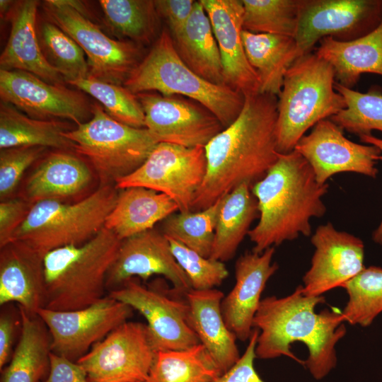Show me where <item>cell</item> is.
Masks as SVG:
<instances>
[{
    "label": "cell",
    "mask_w": 382,
    "mask_h": 382,
    "mask_svg": "<svg viewBox=\"0 0 382 382\" xmlns=\"http://www.w3.org/2000/svg\"><path fill=\"white\" fill-rule=\"evenodd\" d=\"M243 29L294 37L301 0H242Z\"/></svg>",
    "instance_id": "8d00e7d4"
},
{
    "label": "cell",
    "mask_w": 382,
    "mask_h": 382,
    "mask_svg": "<svg viewBox=\"0 0 382 382\" xmlns=\"http://www.w3.org/2000/svg\"><path fill=\"white\" fill-rule=\"evenodd\" d=\"M318 44L315 52L331 65L340 85L352 88L364 73L382 76V20L361 37L339 41L325 37Z\"/></svg>",
    "instance_id": "d4e9b609"
},
{
    "label": "cell",
    "mask_w": 382,
    "mask_h": 382,
    "mask_svg": "<svg viewBox=\"0 0 382 382\" xmlns=\"http://www.w3.org/2000/svg\"><path fill=\"white\" fill-rule=\"evenodd\" d=\"M44 256L20 241L1 248L0 305L15 302L36 315L45 305Z\"/></svg>",
    "instance_id": "7402d4cb"
},
{
    "label": "cell",
    "mask_w": 382,
    "mask_h": 382,
    "mask_svg": "<svg viewBox=\"0 0 382 382\" xmlns=\"http://www.w3.org/2000/svg\"><path fill=\"white\" fill-rule=\"evenodd\" d=\"M123 84L136 95L156 92L193 100L209 110L224 128L237 118L244 103L241 93L212 83L192 71L179 57L166 29Z\"/></svg>",
    "instance_id": "8992f818"
},
{
    "label": "cell",
    "mask_w": 382,
    "mask_h": 382,
    "mask_svg": "<svg viewBox=\"0 0 382 382\" xmlns=\"http://www.w3.org/2000/svg\"><path fill=\"white\" fill-rule=\"evenodd\" d=\"M341 287L348 295L342 312L345 321L351 325L369 326L382 312V268H364Z\"/></svg>",
    "instance_id": "74e56055"
},
{
    "label": "cell",
    "mask_w": 382,
    "mask_h": 382,
    "mask_svg": "<svg viewBox=\"0 0 382 382\" xmlns=\"http://www.w3.org/2000/svg\"><path fill=\"white\" fill-rule=\"evenodd\" d=\"M343 131L330 119L323 120L299 141L294 150L307 161L321 184L345 172L376 178V163L382 159L379 149L353 142L345 137Z\"/></svg>",
    "instance_id": "2e32d148"
},
{
    "label": "cell",
    "mask_w": 382,
    "mask_h": 382,
    "mask_svg": "<svg viewBox=\"0 0 382 382\" xmlns=\"http://www.w3.org/2000/svg\"><path fill=\"white\" fill-rule=\"evenodd\" d=\"M328 184L318 182L307 161L296 150L279 154L275 163L251 187L257 199L259 221L248 233L252 251L311 235V219L326 212L322 198Z\"/></svg>",
    "instance_id": "3957f363"
},
{
    "label": "cell",
    "mask_w": 382,
    "mask_h": 382,
    "mask_svg": "<svg viewBox=\"0 0 382 382\" xmlns=\"http://www.w3.org/2000/svg\"><path fill=\"white\" fill-rule=\"evenodd\" d=\"M154 274L164 277L183 294L192 289L188 277L172 253L168 238L161 231L152 228L121 241L107 276L106 288L111 291L132 278L146 281Z\"/></svg>",
    "instance_id": "d6986e66"
},
{
    "label": "cell",
    "mask_w": 382,
    "mask_h": 382,
    "mask_svg": "<svg viewBox=\"0 0 382 382\" xmlns=\"http://www.w3.org/2000/svg\"><path fill=\"white\" fill-rule=\"evenodd\" d=\"M19 313V340L3 369L1 382H41L50 370L51 337L37 315H30L20 307Z\"/></svg>",
    "instance_id": "f546056e"
},
{
    "label": "cell",
    "mask_w": 382,
    "mask_h": 382,
    "mask_svg": "<svg viewBox=\"0 0 382 382\" xmlns=\"http://www.w3.org/2000/svg\"><path fill=\"white\" fill-rule=\"evenodd\" d=\"M212 24L219 49L224 84L244 96L259 93L257 74L243 40L242 0H199Z\"/></svg>",
    "instance_id": "44dd1931"
},
{
    "label": "cell",
    "mask_w": 382,
    "mask_h": 382,
    "mask_svg": "<svg viewBox=\"0 0 382 382\" xmlns=\"http://www.w3.org/2000/svg\"><path fill=\"white\" fill-rule=\"evenodd\" d=\"M258 215L257 199L248 184L241 185L224 196L209 257L221 262L231 260Z\"/></svg>",
    "instance_id": "1f68e13d"
},
{
    "label": "cell",
    "mask_w": 382,
    "mask_h": 382,
    "mask_svg": "<svg viewBox=\"0 0 382 382\" xmlns=\"http://www.w3.org/2000/svg\"><path fill=\"white\" fill-rule=\"evenodd\" d=\"M32 204L20 198L0 203V248L10 243L16 231L27 216Z\"/></svg>",
    "instance_id": "7bdbcfd3"
},
{
    "label": "cell",
    "mask_w": 382,
    "mask_h": 382,
    "mask_svg": "<svg viewBox=\"0 0 382 382\" xmlns=\"http://www.w3.org/2000/svg\"><path fill=\"white\" fill-rule=\"evenodd\" d=\"M178 211L175 202L163 193L142 187L120 190L104 227L122 241L149 229Z\"/></svg>",
    "instance_id": "484cf974"
},
{
    "label": "cell",
    "mask_w": 382,
    "mask_h": 382,
    "mask_svg": "<svg viewBox=\"0 0 382 382\" xmlns=\"http://www.w3.org/2000/svg\"><path fill=\"white\" fill-rule=\"evenodd\" d=\"M45 149L42 146H18L1 149V201L8 199L14 192L25 171L42 156Z\"/></svg>",
    "instance_id": "b9f144b4"
},
{
    "label": "cell",
    "mask_w": 382,
    "mask_h": 382,
    "mask_svg": "<svg viewBox=\"0 0 382 382\" xmlns=\"http://www.w3.org/2000/svg\"><path fill=\"white\" fill-rule=\"evenodd\" d=\"M21 323V316L18 319L8 311H1L0 316V369L4 368L10 361L12 347L18 324Z\"/></svg>",
    "instance_id": "7dc6e473"
},
{
    "label": "cell",
    "mask_w": 382,
    "mask_h": 382,
    "mask_svg": "<svg viewBox=\"0 0 382 382\" xmlns=\"http://www.w3.org/2000/svg\"><path fill=\"white\" fill-rule=\"evenodd\" d=\"M335 83L332 67L316 52L300 56L289 66L277 96L276 137L279 154L294 151L310 128L346 108Z\"/></svg>",
    "instance_id": "5b68a950"
},
{
    "label": "cell",
    "mask_w": 382,
    "mask_h": 382,
    "mask_svg": "<svg viewBox=\"0 0 382 382\" xmlns=\"http://www.w3.org/2000/svg\"><path fill=\"white\" fill-rule=\"evenodd\" d=\"M155 354L146 324L128 320L76 362L89 382H146Z\"/></svg>",
    "instance_id": "5bb4252c"
},
{
    "label": "cell",
    "mask_w": 382,
    "mask_h": 382,
    "mask_svg": "<svg viewBox=\"0 0 382 382\" xmlns=\"http://www.w3.org/2000/svg\"><path fill=\"white\" fill-rule=\"evenodd\" d=\"M277 97L244 96L237 118L206 145L207 172L191 212L208 208L242 184L250 187L277 161Z\"/></svg>",
    "instance_id": "6da1fadb"
},
{
    "label": "cell",
    "mask_w": 382,
    "mask_h": 382,
    "mask_svg": "<svg viewBox=\"0 0 382 382\" xmlns=\"http://www.w3.org/2000/svg\"><path fill=\"white\" fill-rule=\"evenodd\" d=\"M121 243L103 227L80 245L53 250L43 259L45 308L74 311L88 307L105 297L107 276Z\"/></svg>",
    "instance_id": "277c9868"
},
{
    "label": "cell",
    "mask_w": 382,
    "mask_h": 382,
    "mask_svg": "<svg viewBox=\"0 0 382 382\" xmlns=\"http://www.w3.org/2000/svg\"><path fill=\"white\" fill-rule=\"evenodd\" d=\"M99 4L115 35L139 45L154 39L159 17L154 1L100 0Z\"/></svg>",
    "instance_id": "836d02e7"
},
{
    "label": "cell",
    "mask_w": 382,
    "mask_h": 382,
    "mask_svg": "<svg viewBox=\"0 0 382 382\" xmlns=\"http://www.w3.org/2000/svg\"><path fill=\"white\" fill-rule=\"evenodd\" d=\"M360 141L366 144H371L376 146L379 149L382 154V139L378 137L370 135H361L359 137ZM373 241L381 245H382V220L379 226L376 228V230L372 233Z\"/></svg>",
    "instance_id": "c3c4849f"
},
{
    "label": "cell",
    "mask_w": 382,
    "mask_h": 382,
    "mask_svg": "<svg viewBox=\"0 0 382 382\" xmlns=\"http://www.w3.org/2000/svg\"><path fill=\"white\" fill-rule=\"evenodd\" d=\"M43 8L50 21L83 50L88 58V76L121 85L141 62L139 45L106 35L88 18L79 1L48 0Z\"/></svg>",
    "instance_id": "9c48e42d"
},
{
    "label": "cell",
    "mask_w": 382,
    "mask_h": 382,
    "mask_svg": "<svg viewBox=\"0 0 382 382\" xmlns=\"http://www.w3.org/2000/svg\"><path fill=\"white\" fill-rule=\"evenodd\" d=\"M154 2L159 17L166 21L171 36H173L187 23L192 11L195 1L156 0Z\"/></svg>",
    "instance_id": "f6af8a7d"
},
{
    "label": "cell",
    "mask_w": 382,
    "mask_h": 382,
    "mask_svg": "<svg viewBox=\"0 0 382 382\" xmlns=\"http://www.w3.org/2000/svg\"><path fill=\"white\" fill-rule=\"evenodd\" d=\"M168 240L173 256L188 277L192 289H215L228 276L224 262L204 257L173 239Z\"/></svg>",
    "instance_id": "60d3db41"
},
{
    "label": "cell",
    "mask_w": 382,
    "mask_h": 382,
    "mask_svg": "<svg viewBox=\"0 0 382 382\" xmlns=\"http://www.w3.org/2000/svg\"><path fill=\"white\" fill-rule=\"evenodd\" d=\"M71 129L69 122L35 119L13 105L1 102V149L18 146L52 147L62 151L74 149V142L64 136Z\"/></svg>",
    "instance_id": "4dcf8cb0"
},
{
    "label": "cell",
    "mask_w": 382,
    "mask_h": 382,
    "mask_svg": "<svg viewBox=\"0 0 382 382\" xmlns=\"http://www.w3.org/2000/svg\"><path fill=\"white\" fill-rule=\"evenodd\" d=\"M190 325L221 374L240 359L236 337L226 326L222 312L224 293L216 289H190L185 294Z\"/></svg>",
    "instance_id": "603a6c76"
},
{
    "label": "cell",
    "mask_w": 382,
    "mask_h": 382,
    "mask_svg": "<svg viewBox=\"0 0 382 382\" xmlns=\"http://www.w3.org/2000/svg\"><path fill=\"white\" fill-rule=\"evenodd\" d=\"M39 1L25 0L15 6L6 45L0 57L1 69L31 73L52 84H62V75L47 60L36 31Z\"/></svg>",
    "instance_id": "cb8c5ba5"
},
{
    "label": "cell",
    "mask_w": 382,
    "mask_h": 382,
    "mask_svg": "<svg viewBox=\"0 0 382 382\" xmlns=\"http://www.w3.org/2000/svg\"><path fill=\"white\" fill-rule=\"evenodd\" d=\"M92 117L64 133L78 154L94 168L102 183L115 182L137 170L158 144L146 128L121 123L98 103L91 106Z\"/></svg>",
    "instance_id": "ba28073f"
},
{
    "label": "cell",
    "mask_w": 382,
    "mask_h": 382,
    "mask_svg": "<svg viewBox=\"0 0 382 382\" xmlns=\"http://www.w3.org/2000/svg\"><path fill=\"white\" fill-rule=\"evenodd\" d=\"M335 89L344 98L346 108L330 120L359 137L370 135L372 130L382 132V91L379 87L361 93L335 81Z\"/></svg>",
    "instance_id": "d590c367"
},
{
    "label": "cell",
    "mask_w": 382,
    "mask_h": 382,
    "mask_svg": "<svg viewBox=\"0 0 382 382\" xmlns=\"http://www.w3.org/2000/svg\"><path fill=\"white\" fill-rule=\"evenodd\" d=\"M223 197L201 211L170 214L163 221L161 231L166 238L209 257Z\"/></svg>",
    "instance_id": "e575fe53"
},
{
    "label": "cell",
    "mask_w": 382,
    "mask_h": 382,
    "mask_svg": "<svg viewBox=\"0 0 382 382\" xmlns=\"http://www.w3.org/2000/svg\"><path fill=\"white\" fill-rule=\"evenodd\" d=\"M0 97L1 101L37 120L62 118L78 126L92 115V105L80 93L21 70H0Z\"/></svg>",
    "instance_id": "e0dca14e"
},
{
    "label": "cell",
    "mask_w": 382,
    "mask_h": 382,
    "mask_svg": "<svg viewBox=\"0 0 382 382\" xmlns=\"http://www.w3.org/2000/svg\"><path fill=\"white\" fill-rule=\"evenodd\" d=\"M39 34L44 55L66 83L89 76L86 54L69 35L50 21L40 25Z\"/></svg>",
    "instance_id": "f35d334b"
},
{
    "label": "cell",
    "mask_w": 382,
    "mask_h": 382,
    "mask_svg": "<svg viewBox=\"0 0 382 382\" xmlns=\"http://www.w3.org/2000/svg\"><path fill=\"white\" fill-rule=\"evenodd\" d=\"M207 172L205 149L160 142L134 172L117 179L122 190L142 187L170 197L178 212H190L195 196Z\"/></svg>",
    "instance_id": "30bf717a"
},
{
    "label": "cell",
    "mask_w": 382,
    "mask_h": 382,
    "mask_svg": "<svg viewBox=\"0 0 382 382\" xmlns=\"http://www.w3.org/2000/svg\"><path fill=\"white\" fill-rule=\"evenodd\" d=\"M118 192L115 186L103 183L75 203L59 200L34 203L16 231L12 242H22L44 257L62 247L82 245L104 227Z\"/></svg>",
    "instance_id": "52a82bcc"
},
{
    "label": "cell",
    "mask_w": 382,
    "mask_h": 382,
    "mask_svg": "<svg viewBox=\"0 0 382 382\" xmlns=\"http://www.w3.org/2000/svg\"><path fill=\"white\" fill-rule=\"evenodd\" d=\"M145 115V128L158 143L205 147L224 127L207 108L180 96L156 92L137 94Z\"/></svg>",
    "instance_id": "9a60e30c"
},
{
    "label": "cell",
    "mask_w": 382,
    "mask_h": 382,
    "mask_svg": "<svg viewBox=\"0 0 382 382\" xmlns=\"http://www.w3.org/2000/svg\"><path fill=\"white\" fill-rule=\"evenodd\" d=\"M133 311L108 295L81 309L60 311L42 308L36 315L48 329L51 352L76 362L95 344L128 321Z\"/></svg>",
    "instance_id": "7c38bea8"
},
{
    "label": "cell",
    "mask_w": 382,
    "mask_h": 382,
    "mask_svg": "<svg viewBox=\"0 0 382 382\" xmlns=\"http://www.w3.org/2000/svg\"><path fill=\"white\" fill-rule=\"evenodd\" d=\"M172 38L179 57L192 71L212 83L225 85L217 42L199 1H195L187 23Z\"/></svg>",
    "instance_id": "83f0119b"
},
{
    "label": "cell",
    "mask_w": 382,
    "mask_h": 382,
    "mask_svg": "<svg viewBox=\"0 0 382 382\" xmlns=\"http://www.w3.org/2000/svg\"><path fill=\"white\" fill-rule=\"evenodd\" d=\"M41 382H89V381L86 372L77 362L51 352L49 373Z\"/></svg>",
    "instance_id": "bcb514c9"
},
{
    "label": "cell",
    "mask_w": 382,
    "mask_h": 382,
    "mask_svg": "<svg viewBox=\"0 0 382 382\" xmlns=\"http://www.w3.org/2000/svg\"><path fill=\"white\" fill-rule=\"evenodd\" d=\"M91 169L80 158L65 151H54L38 164L25 187L27 201L59 200L86 189L91 181Z\"/></svg>",
    "instance_id": "4316f807"
},
{
    "label": "cell",
    "mask_w": 382,
    "mask_h": 382,
    "mask_svg": "<svg viewBox=\"0 0 382 382\" xmlns=\"http://www.w3.org/2000/svg\"><path fill=\"white\" fill-rule=\"evenodd\" d=\"M185 295L173 287L146 286L134 277L109 291L108 296L139 312L146 319L154 350H183L200 343L189 322Z\"/></svg>",
    "instance_id": "8fae6325"
},
{
    "label": "cell",
    "mask_w": 382,
    "mask_h": 382,
    "mask_svg": "<svg viewBox=\"0 0 382 382\" xmlns=\"http://www.w3.org/2000/svg\"><path fill=\"white\" fill-rule=\"evenodd\" d=\"M248 60L259 82V93L278 96L285 74L300 57L294 37L242 31Z\"/></svg>",
    "instance_id": "f1b7e54d"
},
{
    "label": "cell",
    "mask_w": 382,
    "mask_h": 382,
    "mask_svg": "<svg viewBox=\"0 0 382 382\" xmlns=\"http://www.w3.org/2000/svg\"><path fill=\"white\" fill-rule=\"evenodd\" d=\"M325 298L308 296L303 286L282 298L261 300L253 322L259 331L256 358L288 357L306 366L316 380L325 378L337 364L335 345L346 334L342 313L315 308Z\"/></svg>",
    "instance_id": "7a4b0ae2"
},
{
    "label": "cell",
    "mask_w": 382,
    "mask_h": 382,
    "mask_svg": "<svg viewBox=\"0 0 382 382\" xmlns=\"http://www.w3.org/2000/svg\"><path fill=\"white\" fill-rule=\"evenodd\" d=\"M69 83L98 100L114 120L133 127L145 128V115L138 98L126 87L91 76Z\"/></svg>",
    "instance_id": "ab89813d"
},
{
    "label": "cell",
    "mask_w": 382,
    "mask_h": 382,
    "mask_svg": "<svg viewBox=\"0 0 382 382\" xmlns=\"http://www.w3.org/2000/svg\"><path fill=\"white\" fill-rule=\"evenodd\" d=\"M221 374L199 343L186 349L156 352L146 382H212Z\"/></svg>",
    "instance_id": "d6a6232c"
},
{
    "label": "cell",
    "mask_w": 382,
    "mask_h": 382,
    "mask_svg": "<svg viewBox=\"0 0 382 382\" xmlns=\"http://www.w3.org/2000/svg\"><path fill=\"white\" fill-rule=\"evenodd\" d=\"M311 242L315 250L302 285L306 296H320L341 287L365 268L362 240L336 229L330 222L316 229Z\"/></svg>",
    "instance_id": "ac0fdd59"
},
{
    "label": "cell",
    "mask_w": 382,
    "mask_h": 382,
    "mask_svg": "<svg viewBox=\"0 0 382 382\" xmlns=\"http://www.w3.org/2000/svg\"><path fill=\"white\" fill-rule=\"evenodd\" d=\"M382 20V0H301L294 35L299 55L322 38L349 41L374 30Z\"/></svg>",
    "instance_id": "4fadbf2b"
},
{
    "label": "cell",
    "mask_w": 382,
    "mask_h": 382,
    "mask_svg": "<svg viewBox=\"0 0 382 382\" xmlns=\"http://www.w3.org/2000/svg\"><path fill=\"white\" fill-rule=\"evenodd\" d=\"M274 247L262 253L245 252L235 265V284L222 299L221 312L224 322L237 340H249L253 322L261 301V294L269 279L278 270L272 262Z\"/></svg>",
    "instance_id": "ffe728a7"
},
{
    "label": "cell",
    "mask_w": 382,
    "mask_h": 382,
    "mask_svg": "<svg viewBox=\"0 0 382 382\" xmlns=\"http://www.w3.org/2000/svg\"><path fill=\"white\" fill-rule=\"evenodd\" d=\"M258 334L259 331L253 329L248 346L238 361L212 382H265L254 366Z\"/></svg>",
    "instance_id": "ee69618b"
},
{
    "label": "cell",
    "mask_w": 382,
    "mask_h": 382,
    "mask_svg": "<svg viewBox=\"0 0 382 382\" xmlns=\"http://www.w3.org/2000/svg\"><path fill=\"white\" fill-rule=\"evenodd\" d=\"M13 1H8V0H1L0 1V10H1V15L3 16L6 13V11H8V8H10L11 5L13 4Z\"/></svg>",
    "instance_id": "681fc988"
}]
</instances>
